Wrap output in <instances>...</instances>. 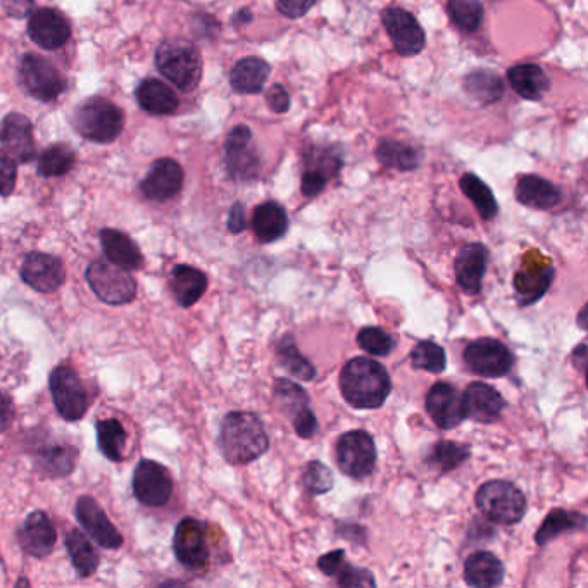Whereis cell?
Returning a JSON list of instances; mask_svg holds the SVG:
<instances>
[{
	"mask_svg": "<svg viewBox=\"0 0 588 588\" xmlns=\"http://www.w3.org/2000/svg\"><path fill=\"white\" fill-rule=\"evenodd\" d=\"M304 487L307 488V492L314 495L330 492L333 487L332 471L328 470L325 464L320 461L309 463L306 473H304Z\"/></svg>",
	"mask_w": 588,
	"mask_h": 588,
	"instance_id": "cell-46",
	"label": "cell"
},
{
	"mask_svg": "<svg viewBox=\"0 0 588 588\" xmlns=\"http://www.w3.org/2000/svg\"><path fill=\"white\" fill-rule=\"evenodd\" d=\"M345 552L344 551H333L326 556H321L318 561V568H320L326 576H335L342 571L345 566Z\"/></svg>",
	"mask_w": 588,
	"mask_h": 588,
	"instance_id": "cell-53",
	"label": "cell"
},
{
	"mask_svg": "<svg viewBox=\"0 0 588 588\" xmlns=\"http://www.w3.org/2000/svg\"><path fill=\"white\" fill-rule=\"evenodd\" d=\"M88 287L99 301L109 306H125L137 295V282L130 271L106 261H94L85 271Z\"/></svg>",
	"mask_w": 588,
	"mask_h": 588,
	"instance_id": "cell-6",
	"label": "cell"
},
{
	"mask_svg": "<svg viewBox=\"0 0 588 588\" xmlns=\"http://www.w3.org/2000/svg\"><path fill=\"white\" fill-rule=\"evenodd\" d=\"M383 26L401 56H416L423 51L426 37L418 19L402 7H387L382 14Z\"/></svg>",
	"mask_w": 588,
	"mask_h": 588,
	"instance_id": "cell-13",
	"label": "cell"
},
{
	"mask_svg": "<svg viewBox=\"0 0 588 588\" xmlns=\"http://www.w3.org/2000/svg\"><path fill=\"white\" fill-rule=\"evenodd\" d=\"M269 438L263 421L254 413L226 414L219 430V449L226 463L242 466L256 461L268 451Z\"/></svg>",
	"mask_w": 588,
	"mask_h": 588,
	"instance_id": "cell-1",
	"label": "cell"
},
{
	"mask_svg": "<svg viewBox=\"0 0 588 588\" xmlns=\"http://www.w3.org/2000/svg\"><path fill=\"white\" fill-rule=\"evenodd\" d=\"M345 401L356 409H378L387 401L392 382L382 364L368 357H354L340 373Z\"/></svg>",
	"mask_w": 588,
	"mask_h": 588,
	"instance_id": "cell-2",
	"label": "cell"
},
{
	"mask_svg": "<svg viewBox=\"0 0 588 588\" xmlns=\"http://www.w3.org/2000/svg\"><path fill=\"white\" fill-rule=\"evenodd\" d=\"M447 11L464 32L473 33L482 26L483 6L480 0H449Z\"/></svg>",
	"mask_w": 588,
	"mask_h": 588,
	"instance_id": "cell-41",
	"label": "cell"
},
{
	"mask_svg": "<svg viewBox=\"0 0 588 588\" xmlns=\"http://www.w3.org/2000/svg\"><path fill=\"white\" fill-rule=\"evenodd\" d=\"M133 494L140 504L163 507L173 495V478L163 464L152 459H140L133 471Z\"/></svg>",
	"mask_w": 588,
	"mask_h": 588,
	"instance_id": "cell-10",
	"label": "cell"
},
{
	"mask_svg": "<svg viewBox=\"0 0 588 588\" xmlns=\"http://www.w3.org/2000/svg\"><path fill=\"white\" fill-rule=\"evenodd\" d=\"M426 409L440 430H452L466 420L463 394L451 383L440 382L430 388L426 395Z\"/></svg>",
	"mask_w": 588,
	"mask_h": 588,
	"instance_id": "cell-17",
	"label": "cell"
},
{
	"mask_svg": "<svg viewBox=\"0 0 588 588\" xmlns=\"http://www.w3.org/2000/svg\"><path fill=\"white\" fill-rule=\"evenodd\" d=\"M514 194L520 204L533 209H552L561 202L559 188L537 175L521 176L516 183Z\"/></svg>",
	"mask_w": 588,
	"mask_h": 588,
	"instance_id": "cell-27",
	"label": "cell"
},
{
	"mask_svg": "<svg viewBox=\"0 0 588 588\" xmlns=\"http://www.w3.org/2000/svg\"><path fill=\"white\" fill-rule=\"evenodd\" d=\"M585 314L587 313H585V309H583L582 314H580V320H582V328H585V326H587L585 325Z\"/></svg>",
	"mask_w": 588,
	"mask_h": 588,
	"instance_id": "cell-58",
	"label": "cell"
},
{
	"mask_svg": "<svg viewBox=\"0 0 588 588\" xmlns=\"http://www.w3.org/2000/svg\"><path fill=\"white\" fill-rule=\"evenodd\" d=\"M28 37L32 38L33 44H37L38 47L54 51L68 42L71 37V26L68 19L56 9L42 7L30 16Z\"/></svg>",
	"mask_w": 588,
	"mask_h": 588,
	"instance_id": "cell-21",
	"label": "cell"
},
{
	"mask_svg": "<svg viewBox=\"0 0 588 588\" xmlns=\"http://www.w3.org/2000/svg\"><path fill=\"white\" fill-rule=\"evenodd\" d=\"M271 66L259 57L240 59L230 71V85L237 94H259L268 82Z\"/></svg>",
	"mask_w": 588,
	"mask_h": 588,
	"instance_id": "cell-30",
	"label": "cell"
},
{
	"mask_svg": "<svg viewBox=\"0 0 588 588\" xmlns=\"http://www.w3.org/2000/svg\"><path fill=\"white\" fill-rule=\"evenodd\" d=\"M335 578L338 580V585H342V587H375L376 585L375 578L370 571L357 570L349 564H345Z\"/></svg>",
	"mask_w": 588,
	"mask_h": 588,
	"instance_id": "cell-47",
	"label": "cell"
},
{
	"mask_svg": "<svg viewBox=\"0 0 588 588\" xmlns=\"http://www.w3.org/2000/svg\"><path fill=\"white\" fill-rule=\"evenodd\" d=\"M376 157L385 168L414 171L420 168V152L399 140H382L376 147Z\"/></svg>",
	"mask_w": 588,
	"mask_h": 588,
	"instance_id": "cell-34",
	"label": "cell"
},
{
	"mask_svg": "<svg viewBox=\"0 0 588 588\" xmlns=\"http://www.w3.org/2000/svg\"><path fill=\"white\" fill-rule=\"evenodd\" d=\"M95 430H97V445L102 456L114 463L125 461L126 430L123 425L114 418H107V420L97 421Z\"/></svg>",
	"mask_w": 588,
	"mask_h": 588,
	"instance_id": "cell-35",
	"label": "cell"
},
{
	"mask_svg": "<svg viewBox=\"0 0 588 588\" xmlns=\"http://www.w3.org/2000/svg\"><path fill=\"white\" fill-rule=\"evenodd\" d=\"M99 237H101L102 251L111 263L126 271H140L144 268V254L132 237L114 228H104Z\"/></svg>",
	"mask_w": 588,
	"mask_h": 588,
	"instance_id": "cell-25",
	"label": "cell"
},
{
	"mask_svg": "<svg viewBox=\"0 0 588 588\" xmlns=\"http://www.w3.org/2000/svg\"><path fill=\"white\" fill-rule=\"evenodd\" d=\"M156 66L161 75L182 92H192L201 83V54L187 40H168L159 45Z\"/></svg>",
	"mask_w": 588,
	"mask_h": 588,
	"instance_id": "cell-3",
	"label": "cell"
},
{
	"mask_svg": "<svg viewBox=\"0 0 588 588\" xmlns=\"http://www.w3.org/2000/svg\"><path fill=\"white\" fill-rule=\"evenodd\" d=\"M294 428L295 432L299 433V437L302 438H311L316 433L318 421H316V416L309 407L295 416Z\"/></svg>",
	"mask_w": 588,
	"mask_h": 588,
	"instance_id": "cell-52",
	"label": "cell"
},
{
	"mask_svg": "<svg viewBox=\"0 0 588 588\" xmlns=\"http://www.w3.org/2000/svg\"><path fill=\"white\" fill-rule=\"evenodd\" d=\"M21 280L40 294H54L63 287L66 268L59 257L45 252H30L21 264Z\"/></svg>",
	"mask_w": 588,
	"mask_h": 588,
	"instance_id": "cell-14",
	"label": "cell"
},
{
	"mask_svg": "<svg viewBox=\"0 0 588 588\" xmlns=\"http://www.w3.org/2000/svg\"><path fill=\"white\" fill-rule=\"evenodd\" d=\"M75 159V151L69 145H51L38 157V175L45 178L66 175L75 166Z\"/></svg>",
	"mask_w": 588,
	"mask_h": 588,
	"instance_id": "cell-39",
	"label": "cell"
},
{
	"mask_svg": "<svg viewBox=\"0 0 588 588\" xmlns=\"http://www.w3.org/2000/svg\"><path fill=\"white\" fill-rule=\"evenodd\" d=\"M135 97H137L138 106L142 107L145 113L156 114V116L173 114L180 106L175 92L157 78H147L140 83Z\"/></svg>",
	"mask_w": 588,
	"mask_h": 588,
	"instance_id": "cell-29",
	"label": "cell"
},
{
	"mask_svg": "<svg viewBox=\"0 0 588 588\" xmlns=\"http://www.w3.org/2000/svg\"><path fill=\"white\" fill-rule=\"evenodd\" d=\"M476 506L497 525H516L525 516L526 497L514 483L492 480L478 488Z\"/></svg>",
	"mask_w": 588,
	"mask_h": 588,
	"instance_id": "cell-4",
	"label": "cell"
},
{
	"mask_svg": "<svg viewBox=\"0 0 588 588\" xmlns=\"http://www.w3.org/2000/svg\"><path fill=\"white\" fill-rule=\"evenodd\" d=\"M470 457V447L456 442H440L433 447L428 463L442 473L456 470Z\"/></svg>",
	"mask_w": 588,
	"mask_h": 588,
	"instance_id": "cell-42",
	"label": "cell"
},
{
	"mask_svg": "<svg viewBox=\"0 0 588 588\" xmlns=\"http://www.w3.org/2000/svg\"><path fill=\"white\" fill-rule=\"evenodd\" d=\"M52 402L63 420H82L88 409L87 390L83 387L82 378L73 366L61 364L54 368L49 378Z\"/></svg>",
	"mask_w": 588,
	"mask_h": 588,
	"instance_id": "cell-7",
	"label": "cell"
},
{
	"mask_svg": "<svg viewBox=\"0 0 588 588\" xmlns=\"http://www.w3.org/2000/svg\"><path fill=\"white\" fill-rule=\"evenodd\" d=\"M14 418H16V407H14L13 399L0 390V433L11 428Z\"/></svg>",
	"mask_w": 588,
	"mask_h": 588,
	"instance_id": "cell-54",
	"label": "cell"
},
{
	"mask_svg": "<svg viewBox=\"0 0 588 588\" xmlns=\"http://www.w3.org/2000/svg\"><path fill=\"white\" fill-rule=\"evenodd\" d=\"M266 101H268L269 109L273 113L283 114L290 109V95L282 85H273V87L269 88Z\"/></svg>",
	"mask_w": 588,
	"mask_h": 588,
	"instance_id": "cell-51",
	"label": "cell"
},
{
	"mask_svg": "<svg viewBox=\"0 0 588 588\" xmlns=\"http://www.w3.org/2000/svg\"><path fill=\"white\" fill-rule=\"evenodd\" d=\"M464 580L470 587H497L504 580V566L492 552H475L464 563Z\"/></svg>",
	"mask_w": 588,
	"mask_h": 588,
	"instance_id": "cell-28",
	"label": "cell"
},
{
	"mask_svg": "<svg viewBox=\"0 0 588 588\" xmlns=\"http://www.w3.org/2000/svg\"><path fill=\"white\" fill-rule=\"evenodd\" d=\"M459 187L463 190V194L475 204L476 211L480 213V216L485 221H490V219H494L497 216L499 206H497L494 194H492V190L478 176L473 175V173H466L461 178Z\"/></svg>",
	"mask_w": 588,
	"mask_h": 588,
	"instance_id": "cell-37",
	"label": "cell"
},
{
	"mask_svg": "<svg viewBox=\"0 0 588 588\" xmlns=\"http://www.w3.org/2000/svg\"><path fill=\"white\" fill-rule=\"evenodd\" d=\"M19 80L26 92L42 102H51L66 88L63 75L44 57L26 54L19 64Z\"/></svg>",
	"mask_w": 588,
	"mask_h": 588,
	"instance_id": "cell-9",
	"label": "cell"
},
{
	"mask_svg": "<svg viewBox=\"0 0 588 588\" xmlns=\"http://www.w3.org/2000/svg\"><path fill=\"white\" fill-rule=\"evenodd\" d=\"M125 116L116 104L102 97H92L76 109L75 128L82 137L99 144H109L119 137Z\"/></svg>",
	"mask_w": 588,
	"mask_h": 588,
	"instance_id": "cell-5",
	"label": "cell"
},
{
	"mask_svg": "<svg viewBox=\"0 0 588 588\" xmlns=\"http://www.w3.org/2000/svg\"><path fill=\"white\" fill-rule=\"evenodd\" d=\"M314 2L316 0H276V7L285 18L299 19L311 11Z\"/></svg>",
	"mask_w": 588,
	"mask_h": 588,
	"instance_id": "cell-49",
	"label": "cell"
},
{
	"mask_svg": "<svg viewBox=\"0 0 588 588\" xmlns=\"http://www.w3.org/2000/svg\"><path fill=\"white\" fill-rule=\"evenodd\" d=\"M326 183H328V176L316 169H307L302 176V194L306 197H316L325 190Z\"/></svg>",
	"mask_w": 588,
	"mask_h": 588,
	"instance_id": "cell-50",
	"label": "cell"
},
{
	"mask_svg": "<svg viewBox=\"0 0 588 588\" xmlns=\"http://www.w3.org/2000/svg\"><path fill=\"white\" fill-rule=\"evenodd\" d=\"M32 456L42 475L63 478L75 471L78 451L66 442L45 437L32 445Z\"/></svg>",
	"mask_w": 588,
	"mask_h": 588,
	"instance_id": "cell-20",
	"label": "cell"
},
{
	"mask_svg": "<svg viewBox=\"0 0 588 588\" xmlns=\"http://www.w3.org/2000/svg\"><path fill=\"white\" fill-rule=\"evenodd\" d=\"M573 359H578V361H580L578 368H580V371H585V366H587V345H580V347L573 352Z\"/></svg>",
	"mask_w": 588,
	"mask_h": 588,
	"instance_id": "cell-57",
	"label": "cell"
},
{
	"mask_svg": "<svg viewBox=\"0 0 588 588\" xmlns=\"http://www.w3.org/2000/svg\"><path fill=\"white\" fill-rule=\"evenodd\" d=\"M18 544L28 556L47 557L54 551L57 542L56 528L44 511H33L26 516L18 530Z\"/></svg>",
	"mask_w": 588,
	"mask_h": 588,
	"instance_id": "cell-22",
	"label": "cell"
},
{
	"mask_svg": "<svg viewBox=\"0 0 588 588\" xmlns=\"http://www.w3.org/2000/svg\"><path fill=\"white\" fill-rule=\"evenodd\" d=\"M276 352H278L280 364H282L283 368H285L290 375L295 376L297 380L311 382V380L316 378V370H314L313 364L309 363L306 357L302 356L299 349H297L294 342H292V338H283L282 342L278 344Z\"/></svg>",
	"mask_w": 588,
	"mask_h": 588,
	"instance_id": "cell-40",
	"label": "cell"
},
{
	"mask_svg": "<svg viewBox=\"0 0 588 588\" xmlns=\"http://www.w3.org/2000/svg\"><path fill=\"white\" fill-rule=\"evenodd\" d=\"M252 230L256 233L257 240L263 244L280 240L288 230L287 211L278 202H264L254 211Z\"/></svg>",
	"mask_w": 588,
	"mask_h": 588,
	"instance_id": "cell-31",
	"label": "cell"
},
{
	"mask_svg": "<svg viewBox=\"0 0 588 588\" xmlns=\"http://www.w3.org/2000/svg\"><path fill=\"white\" fill-rule=\"evenodd\" d=\"M509 83L516 94L526 101H540L551 87L544 69L537 64H520L509 69Z\"/></svg>",
	"mask_w": 588,
	"mask_h": 588,
	"instance_id": "cell-32",
	"label": "cell"
},
{
	"mask_svg": "<svg viewBox=\"0 0 588 588\" xmlns=\"http://www.w3.org/2000/svg\"><path fill=\"white\" fill-rule=\"evenodd\" d=\"M2 6L9 16L25 18L32 11L33 0H2Z\"/></svg>",
	"mask_w": 588,
	"mask_h": 588,
	"instance_id": "cell-55",
	"label": "cell"
},
{
	"mask_svg": "<svg viewBox=\"0 0 588 588\" xmlns=\"http://www.w3.org/2000/svg\"><path fill=\"white\" fill-rule=\"evenodd\" d=\"M16 178H18L16 163L6 154H0V195L2 197L13 194Z\"/></svg>",
	"mask_w": 588,
	"mask_h": 588,
	"instance_id": "cell-48",
	"label": "cell"
},
{
	"mask_svg": "<svg viewBox=\"0 0 588 588\" xmlns=\"http://www.w3.org/2000/svg\"><path fill=\"white\" fill-rule=\"evenodd\" d=\"M169 287L180 306L192 307L206 294L207 276L194 266L176 264L169 275Z\"/></svg>",
	"mask_w": 588,
	"mask_h": 588,
	"instance_id": "cell-26",
	"label": "cell"
},
{
	"mask_svg": "<svg viewBox=\"0 0 588 588\" xmlns=\"http://www.w3.org/2000/svg\"><path fill=\"white\" fill-rule=\"evenodd\" d=\"M0 145L14 163H30L35 157L32 121L23 114H7L0 126Z\"/></svg>",
	"mask_w": 588,
	"mask_h": 588,
	"instance_id": "cell-19",
	"label": "cell"
},
{
	"mask_svg": "<svg viewBox=\"0 0 588 588\" xmlns=\"http://www.w3.org/2000/svg\"><path fill=\"white\" fill-rule=\"evenodd\" d=\"M488 249L473 242L464 245L456 259V280L464 294L476 295L482 290L483 276L487 271Z\"/></svg>",
	"mask_w": 588,
	"mask_h": 588,
	"instance_id": "cell-24",
	"label": "cell"
},
{
	"mask_svg": "<svg viewBox=\"0 0 588 588\" xmlns=\"http://www.w3.org/2000/svg\"><path fill=\"white\" fill-rule=\"evenodd\" d=\"M225 164L228 173L237 182H247L257 175L259 156L249 126H235L226 138Z\"/></svg>",
	"mask_w": 588,
	"mask_h": 588,
	"instance_id": "cell-12",
	"label": "cell"
},
{
	"mask_svg": "<svg viewBox=\"0 0 588 588\" xmlns=\"http://www.w3.org/2000/svg\"><path fill=\"white\" fill-rule=\"evenodd\" d=\"M464 363L483 378L506 376L514 364L513 352L495 338H480L464 349Z\"/></svg>",
	"mask_w": 588,
	"mask_h": 588,
	"instance_id": "cell-11",
	"label": "cell"
},
{
	"mask_svg": "<svg viewBox=\"0 0 588 588\" xmlns=\"http://www.w3.org/2000/svg\"><path fill=\"white\" fill-rule=\"evenodd\" d=\"M173 551L176 559L187 570L197 571L206 568L209 559L206 526L195 518H183L176 526Z\"/></svg>",
	"mask_w": 588,
	"mask_h": 588,
	"instance_id": "cell-15",
	"label": "cell"
},
{
	"mask_svg": "<svg viewBox=\"0 0 588 588\" xmlns=\"http://www.w3.org/2000/svg\"><path fill=\"white\" fill-rule=\"evenodd\" d=\"M183 180L185 175L182 166L175 159L164 157L152 164L149 173L140 183V190L151 201H169L182 192Z\"/></svg>",
	"mask_w": 588,
	"mask_h": 588,
	"instance_id": "cell-18",
	"label": "cell"
},
{
	"mask_svg": "<svg viewBox=\"0 0 588 588\" xmlns=\"http://www.w3.org/2000/svg\"><path fill=\"white\" fill-rule=\"evenodd\" d=\"M411 363L416 370L428 371V373H442L447 366L445 351L440 345L430 340H423L414 347L411 352Z\"/></svg>",
	"mask_w": 588,
	"mask_h": 588,
	"instance_id": "cell-43",
	"label": "cell"
},
{
	"mask_svg": "<svg viewBox=\"0 0 588 588\" xmlns=\"http://www.w3.org/2000/svg\"><path fill=\"white\" fill-rule=\"evenodd\" d=\"M464 416L476 423H494L499 420L506 402L502 395L487 383L475 382L463 394Z\"/></svg>",
	"mask_w": 588,
	"mask_h": 588,
	"instance_id": "cell-23",
	"label": "cell"
},
{
	"mask_svg": "<svg viewBox=\"0 0 588 588\" xmlns=\"http://www.w3.org/2000/svg\"><path fill=\"white\" fill-rule=\"evenodd\" d=\"M357 342H359V347L371 356H388L395 345L394 338L376 326L363 328L357 335Z\"/></svg>",
	"mask_w": 588,
	"mask_h": 588,
	"instance_id": "cell-45",
	"label": "cell"
},
{
	"mask_svg": "<svg viewBox=\"0 0 588 588\" xmlns=\"http://www.w3.org/2000/svg\"><path fill=\"white\" fill-rule=\"evenodd\" d=\"M275 399L285 413L295 418L297 414L309 407V397L297 383L290 380H276Z\"/></svg>",
	"mask_w": 588,
	"mask_h": 588,
	"instance_id": "cell-44",
	"label": "cell"
},
{
	"mask_svg": "<svg viewBox=\"0 0 588 588\" xmlns=\"http://www.w3.org/2000/svg\"><path fill=\"white\" fill-rule=\"evenodd\" d=\"M76 520L80 523L88 537L95 540L104 549H119L123 545V537L118 528L109 521L104 509L90 495H82L75 507Z\"/></svg>",
	"mask_w": 588,
	"mask_h": 588,
	"instance_id": "cell-16",
	"label": "cell"
},
{
	"mask_svg": "<svg viewBox=\"0 0 588 588\" xmlns=\"http://www.w3.org/2000/svg\"><path fill=\"white\" fill-rule=\"evenodd\" d=\"M337 464L351 478L370 476L376 464V445L370 433L354 430L342 435L337 444Z\"/></svg>",
	"mask_w": 588,
	"mask_h": 588,
	"instance_id": "cell-8",
	"label": "cell"
},
{
	"mask_svg": "<svg viewBox=\"0 0 588 588\" xmlns=\"http://www.w3.org/2000/svg\"><path fill=\"white\" fill-rule=\"evenodd\" d=\"M464 88L468 90L471 97H475L476 101L483 102V104L497 102L504 95V83L501 78L487 69L473 71L466 76Z\"/></svg>",
	"mask_w": 588,
	"mask_h": 588,
	"instance_id": "cell-38",
	"label": "cell"
},
{
	"mask_svg": "<svg viewBox=\"0 0 588 588\" xmlns=\"http://www.w3.org/2000/svg\"><path fill=\"white\" fill-rule=\"evenodd\" d=\"M587 525V518L580 513H568L563 509H554L542 526L538 528L537 544L544 545L551 542L554 538L559 537L564 532H575L583 530Z\"/></svg>",
	"mask_w": 588,
	"mask_h": 588,
	"instance_id": "cell-36",
	"label": "cell"
},
{
	"mask_svg": "<svg viewBox=\"0 0 588 588\" xmlns=\"http://www.w3.org/2000/svg\"><path fill=\"white\" fill-rule=\"evenodd\" d=\"M66 551L73 563V568L82 578H88L99 570L101 557L95 551L94 545L90 544V540L85 537V533L80 530L73 528L66 533Z\"/></svg>",
	"mask_w": 588,
	"mask_h": 588,
	"instance_id": "cell-33",
	"label": "cell"
},
{
	"mask_svg": "<svg viewBox=\"0 0 588 588\" xmlns=\"http://www.w3.org/2000/svg\"><path fill=\"white\" fill-rule=\"evenodd\" d=\"M245 226H247L245 207L237 202V204H233L230 214H228V230L232 233H240L244 232Z\"/></svg>",
	"mask_w": 588,
	"mask_h": 588,
	"instance_id": "cell-56",
	"label": "cell"
}]
</instances>
